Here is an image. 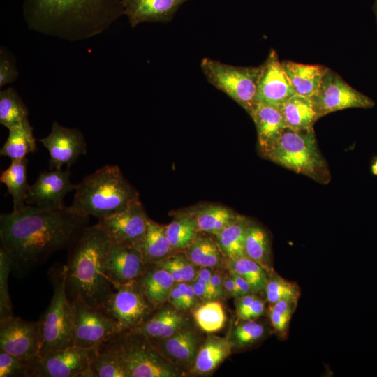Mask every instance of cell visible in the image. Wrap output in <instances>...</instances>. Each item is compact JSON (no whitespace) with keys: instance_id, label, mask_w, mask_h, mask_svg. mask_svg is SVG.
<instances>
[{"instance_id":"4fadbf2b","label":"cell","mask_w":377,"mask_h":377,"mask_svg":"<svg viewBox=\"0 0 377 377\" xmlns=\"http://www.w3.org/2000/svg\"><path fill=\"white\" fill-rule=\"evenodd\" d=\"M43 337L40 321L14 316L0 320V350L27 361L40 357Z\"/></svg>"},{"instance_id":"8fae6325","label":"cell","mask_w":377,"mask_h":377,"mask_svg":"<svg viewBox=\"0 0 377 377\" xmlns=\"http://www.w3.org/2000/svg\"><path fill=\"white\" fill-rule=\"evenodd\" d=\"M98 350L71 346L31 362L30 377H91V362Z\"/></svg>"},{"instance_id":"4dcf8cb0","label":"cell","mask_w":377,"mask_h":377,"mask_svg":"<svg viewBox=\"0 0 377 377\" xmlns=\"http://www.w3.org/2000/svg\"><path fill=\"white\" fill-rule=\"evenodd\" d=\"M250 220L243 216H238L226 226L216 235V241L228 259L246 256L244 242Z\"/></svg>"},{"instance_id":"603a6c76","label":"cell","mask_w":377,"mask_h":377,"mask_svg":"<svg viewBox=\"0 0 377 377\" xmlns=\"http://www.w3.org/2000/svg\"><path fill=\"white\" fill-rule=\"evenodd\" d=\"M284 71L296 94L311 97L318 89L327 67L304 64L291 61H281Z\"/></svg>"},{"instance_id":"8d00e7d4","label":"cell","mask_w":377,"mask_h":377,"mask_svg":"<svg viewBox=\"0 0 377 377\" xmlns=\"http://www.w3.org/2000/svg\"><path fill=\"white\" fill-rule=\"evenodd\" d=\"M193 318L198 327L207 333L221 330L226 322L223 306L216 300L207 301L200 306L194 311Z\"/></svg>"},{"instance_id":"9a60e30c","label":"cell","mask_w":377,"mask_h":377,"mask_svg":"<svg viewBox=\"0 0 377 377\" xmlns=\"http://www.w3.org/2000/svg\"><path fill=\"white\" fill-rule=\"evenodd\" d=\"M70 177L69 168L66 170L53 169L41 172L35 182L29 186L26 204L47 209L65 208L64 197L76 188Z\"/></svg>"},{"instance_id":"ee69618b","label":"cell","mask_w":377,"mask_h":377,"mask_svg":"<svg viewBox=\"0 0 377 377\" xmlns=\"http://www.w3.org/2000/svg\"><path fill=\"white\" fill-rule=\"evenodd\" d=\"M31 362L0 350V377H30Z\"/></svg>"},{"instance_id":"f6af8a7d","label":"cell","mask_w":377,"mask_h":377,"mask_svg":"<svg viewBox=\"0 0 377 377\" xmlns=\"http://www.w3.org/2000/svg\"><path fill=\"white\" fill-rule=\"evenodd\" d=\"M19 76L15 59L4 47L0 49V88L14 82Z\"/></svg>"},{"instance_id":"7a4b0ae2","label":"cell","mask_w":377,"mask_h":377,"mask_svg":"<svg viewBox=\"0 0 377 377\" xmlns=\"http://www.w3.org/2000/svg\"><path fill=\"white\" fill-rule=\"evenodd\" d=\"M124 15L121 0H24L22 4L29 30L72 43L104 32Z\"/></svg>"},{"instance_id":"83f0119b","label":"cell","mask_w":377,"mask_h":377,"mask_svg":"<svg viewBox=\"0 0 377 377\" xmlns=\"http://www.w3.org/2000/svg\"><path fill=\"white\" fill-rule=\"evenodd\" d=\"M8 131L7 140L0 151L1 156H7L11 161L22 159L37 150L36 140L28 118Z\"/></svg>"},{"instance_id":"f5cc1de1","label":"cell","mask_w":377,"mask_h":377,"mask_svg":"<svg viewBox=\"0 0 377 377\" xmlns=\"http://www.w3.org/2000/svg\"><path fill=\"white\" fill-rule=\"evenodd\" d=\"M198 297L191 283H187L186 296L185 299V310L192 309L197 303Z\"/></svg>"},{"instance_id":"11a10c76","label":"cell","mask_w":377,"mask_h":377,"mask_svg":"<svg viewBox=\"0 0 377 377\" xmlns=\"http://www.w3.org/2000/svg\"><path fill=\"white\" fill-rule=\"evenodd\" d=\"M372 8H373V11L376 17V24H377V0H375Z\"/></svg>"},{"instance_id":"6da1fadb","label":"cell","mask_w":377,"mask_h":377,"mask_svg":"<svg viewBox=\"0 0 377 377\" xmlns=\"http://www.w3.org/2000/svg\"><path fill=\"white\" fill-rule=\"evenodd\" d=\"M89 217L69 208L47 209L26 205L0 216L1 247L8 255L12 271L25 276L55 251L71 247L88 227Z\"/></svg>"},{"instance_id":"ac0fdd59","label":"cell","mask_w":377,"mask_h":377,"mask_svg":"<svg viewBox=\"0 0 377 377\" xmlns=\"http://www.w3.org/2000/svg\"><path fill=\"white\" fill-rule=\"evenodd\" d=\"M260 68L257 95L258 103L279 108L286 100L296 94L274 49L270 50Z\"/></svg>"},{"instance_id":"681fc988","label":"cell","mask_w":377,"mask_h":377,"mask_svg":"<svg viewBox=\"0 0 377 377\" xmlns=\"http://www.w3.org/2000/svg\"><path fill=\"white\" fill-rule=\"evenodd\" d=\"M168 301L175 309L179 311H185L183 297L177 283L171 289Z\"/></svg>"},{"instance_id":"d4e9b609","label":"cell","mask_w":377,"mask_h":377,"mask_svg":"<svg viewBox=\"0 0 377 377\" xmlns=\"http://www.w3.org/2000/svg\"><path fill=\"white\" fill-rule=\"evenodd\" d=\"M138 282L143 294L155 309L168 301L170 290L176 283L168 272L154 264L149 265Z\"/></svg>"},{"instance_id":"d6986e66","label":"cell","mask_w":377,"mask_h":377,"mask_svg":"<svg viewBox=\"0 0 377 377\" xmlns=\"http://www.w3.org/2000/svg\"><path fill=\"white\" fill-rule=\"evenodd\" d=\"M131 27L142 22H168L190 0H121Z\"/></svg>"},{"instance_id":"db71d44e","label":"cell","mask_w":377,"mask_h":377,"mask_svg":"<svg viewBox=\"0 0 377 377\" xmlns=\"http://www.w3.org/2000/svg\"><path fill=\"white\" fill-rule=\"evenodd\" d=\"M371 171L374 175L377 176V157H376L372 161Z\"/></svg>"},{"instance_id":"9c48e42d","label":"cell","mask_w":377,"mask_h":377,"mask_svg":"<svg viewBox=\"0 0 377 377\" xmlns=\"http://www.w3.org/2000/svg\"><path fill=\"white\" fill-rule=\"evenodd\" d=\"M101 309L117 323L119 332L139 327L156 310L143 294L138 280L117 287Z\"/></svg>"},{"instance_id":"2e32d148","label":"cell","mask_w":377,"mask_h":377,"mask_svg":"<svg viewBox=\"0 0 377 377\" xmlns=\"http://www.w3.org/2000/svg\"><path fill=\"white\" fill-rule=\"evenodd\" d=\"M149 265L138 246L112 242L106 259V274L114 290L138 280Z\"/></svg>"},{"instance_id":"4316f807","label":"cell","mask_w":377,"mask_h":377,"mask_svg":"<svg viewBox=\"0 0 377 377\" xmlns=\"http://www.w3.org/2000/svg\"><path fill=\"white\" fill-rule=\"evenodd\" d=\"M28 159L12 160L10 165L2 171L0 181L3 183L8 193L12 196L13 211L17 212L26 207V198L29 186L27 182Z\"/></svg>"},{"instance_id":"f1b7e54d","label":"cell","mask_w":377,"mask_h":377,"mask_svg":"<svg viewBox=\"0 0 377 377\" xmlns=\"http://www.w3.org/2000/svg\"><path fill=\"white\" fill-rule=\"evenodd\" d=\"M148 263H157L168 256L174 250L165 231V226L149 219L145 236L138 246Z\"/></svg>"},{"instance_id":"f35d334b","label":"cell","mask_w":377,"mask_h":377,"mask_svg":"<svg viewBox=\"0 0 377 377\" xmlns=\"http://www.w3.org/2000/svg\"><path fill=\"white\" fill-rule=\"evenodd\" d=\"M91 377H127L116 353L100 347L91 362Z\"/></svg>"},{"instance_id":"bcb514c9","label":"cell","mask_w":377,"mask_h":377,"mask_svg":"<svg viewBox=\"0 0 377 377\" xmlns=\"http://www.w3.org/2000/svg\"><path fill=\"white\" fill-rule=\"evenodd\" d=\"M175 258L182 274V281L186 283L192 282L196 277V265L189 260L185 253L176 255Z\"/></svg>"},{"instance_id":"ffe728a7","label":"cell","mask_w":377,"mask_h":377,"mask_svg":"<svg viewBox=\"0 0 377 377\" xmlns=\"http://www.w3.org/2000/svg\"><path fill=\"white\" fill-rule=\"evenodd\" d=\"M250 116L256 128L259 149L265 156L286 128L283 114L278 107L258 103Z\"/></svg>"},{"instance_id":"b9f144b4","label":"cell","mask_w":377,"mask_h":377,"mask_svg":"<svg viewBox=\"0 0 377 377\" xmlns=\"http://www.w3.org/2000/svg\"><path fill=\"white\" fill-rule=\"evenodd\" d=\"M12 272L10 258L0 248V320L13 316L8 290V276Z\"/></svg>"},{"instance_id":"44dd1931","label":"cell","mask_w":377,"mask_h":377,"mask_svg":"<svg viewBox=\"0 0 377 377\" xmlns=\"http://www.w3.org/2000/svg\"><path fill=\"white\" fill-rule=\"evenodd\" d=\"M143 325L131 330L141 333L151 341L171 337L188 327V319L174 306H162Z\"/></svg>"},{"instance_id":"f907efd6","label":"cell","mask_w":377,"mask_h":377,"mask_svg":"<svg viewBox=\"0 0 377 377\" xmlns=\"http://www.w3.org/2000/svg\"><path fill=\"white\" fill-rule=\"evenodd\" d=\"M223 286L226 295L235 298L241 297L240 292L230 273L223 277Z\"/></svg>"},{"instance_id":"3957f363","label":"cell","mask_w":377,"mask_h":377,"mask_svg":"<svg viewBox=\"0 0 377 377\" xmlns=\"http://www.w3.org/2000/svg\"><path fill=\"white\" fill-rule=\"evenodd\" d=\"M112 241L98 224L88 226L71 247L66 266V288L71 301L80 298L101 308L114 291L106 274Z\"/></svg>"},{"instance_id":"74e56055","label":"cell","mask_w":377,"mask_h":377,"mask_svg":"<svg viewBox=\"0 0 377 377\" xmlns=\"http://www.w3.org/2000/svg\"><path fill=\"white\" fill-rule=\"evenodd\" d=\"M299 300L288 299L269 304L268 316L272 327L276 336L285 339L288 334L290 323Z\"/></svg>"},{"instance_id":"5b68a950","label":"cell","mask_w":377,"mask_h":377,"mask_svg":"<svg viewBox=\"0 0 377 377\" xmlns=\"http://www.w3.org/2000/svg\"><path fill=\"white\" fill-rule=\"evenodd\" d=\"M265 157L318 183L326 184L330 180V170L319 150L313 128L286 127Z\"/></svg>"},{"instance_id":"8992f818","label":"cell","mask_w":377,"mask_h":377,"mask_svg":"<svg viewBox=\"0 0 377 377\" xmlns=\"http://www.w3.org/2000/svg\"><path fill=\"white\" fill-rule=\"evenodd\" d=\"M100 347L116 353L127 377L182 376L177 364L165 357L151 340L141 333L134 331L117 333Z\"/></svg>"},{"instance_id":"816d5d0a","label":"cell","mask_w":377,"mask_h":377,"mask_svg":"<svg viewBox=\"0 0 377 377\" xmlns=\"http://www.w3.org/2000/svg\"><path fill=\"white\" fill-rule=\"evenodd\" d=\"M229 273L235 281L241 296L255 293L250 284L241 276L230 271H229Z\"/></svg>"},{"instance_id":"7c38bea8","label":"cell","mask_w":377,"mask_h":377,"mask_svg":"<svg viewBox=\"0 0 377 377\" xmlns=\"http://www.w3.org/2000/svg\"><path fill=\"white\" fill-rule=\"evenodd\" d=\"M320 117L348 108L374 106L369 96L349 85L338 73L327 68L318 91L310 97Z\"/></svg>"},{"instance_id":"60d3db41","label":"cell","mask_w":377,"mask_h":377,"mask_svg":"<svg viewBox=\"0 0 377 377\" xmlns=\"http://www.w3.org/2000/svg\"><path fill=\"white\" fill-rule=\"evenodd\" d=\"M256 320H242L235 327L231 339L234 346L241 348L249 347L264 339L267 329L262 323Z\"/></svg>"},{"instance_id":"7402d4cb","label":"cell","mask_w":377,"mask_h":377,"mask_svg":"<svg viewBox=\"0 0 377 377\" xmlns=\"http://www.w3.org/2000/svg\"><path fill=\"white\" fill-rule=\"evenodd\" d=\"M151 341L170 360L186 365L194 363L200 348L198 334L188 327L168 338Z\"/></svg>"},{"instance_id":"d6a6232c","label":"cell","mask_w":377,"mask_h":377,"mask_svg":"<svg viewBox=\"0 0 377 377\" xmlns=\"http://www.w3.org/2000/svg\"><path fill=\"white\" fill-rule=\"evenodd\" d=\"M184 250L189 260L200 267H219L222 263L223 256H224L217 241H214L211 237L198 235Z\"/></svg>"},{"instance_id":"7dc6e473","label":"cell","mask_w":377,"mask_h":377,"mask_svg":"<svg viewBox=\"0 0 377 377\" xmlns=\"http://www.w3.org/2000/svg\"><path fill=\"white\" fill-rule=\"evenodd\" d=\"M153 264L168 272L176 283L183 281L175 256L172 257L168 256Z\"/></svg>"},{"instance_id":"30bf717a","label":"cell","mask_w":377,"mask_h":377,"mask_svg":"<svg viewBox=\"0 0 377 377\" xmlns=\"http://www.w3.org/2000/svg\"><path fill=\"white\" fill-rule=\"evenodd\" d=\"M73 306V346L97 349L119 333L117 323L101 308L80 298L71 300Z\"/></svg>"},{"instance_id":"cb8c5ba5","label":"cell","mask_w":377,"mask_h":377,"mask_svg":"<svg viewBox=\"0 0 377 377\" xmlns=\"http://www.w3.org/2000/svg\"><path fill=\"white\" fill-rule=\"evenodd\" d=\"M234 343L228 337L210 335L200 347L192 371L205 374L214 371L232 352Z\"/></svg>"},{"instance_id":"5bb4252c","label":"cell","mask_w":377,"mask_h":377,"mask_svg":"<svg viewBox=\"0 0 377 377\" xmlns=\"http://www.w3.org/2000/svg\"><path fill=\"white\" fill-rule=\"evenodd\" d=\"M38 140L49 151L50 170L61 169L64 165L70 168L87 153V142L82 131L64 126L56 121L52 123L49 135Z\"/></svg>"},{"instance_id":"836d02e7","label":"cell","mask_w":377,"mask_h":377,"mask_svg":"<svg viewBox=\"0 0 377 377\" xmlns=\"http://www.w3.org/2000/svg\"><path fill=\"white\" fill-rule=\"evenodd\" d=\"M28 108L15 89L8 87L0 91L1 125L10 129L28 118Z\"/></svg>"},{"instance_id":"277c9868","label":"cell","mask_w":377,"mask_h":377,"mask_svg":"<svg viewBox=\"0 0 377 377\" xmlns=\"http://www.w3.org/2000/svg\"><path fill=\"white\" fill-rule=\"evenodd\" d=\"M140 201L138 191L117 165H105L76 184L70 207L82 216L103 219L127 209Z\"/></svg>"},{"instance_id":"e575fe53","label":"cell","mask_w":377,"mask_h":377,"mask_svg":"<svg viewBox=\"0 0 377 377\" xmlns=\"http://www.w3.org/2000/svg\"><path fill=\"white\" fill-rule=\"evenodd\" d=\"M165 231L174 250H184L198 233L197 224L191 214H183L165 226Z\"/></svg>"},{"instance_id":"d590c367","label":"cell","mask_w":377,"mask_h":377,"mask_svg":"<svg viewBox=\"0 0 377 377\" xmlns=\"http://www.w3.org/2000/svg\"><path fill=\"white\" fill-rule=\"evenodd\" d=\"M229 271L244 279L255 293L263 292L268 279L269 272L260 264L247 256L228 259Z\"/></svg>"},{"instance_id":"ab89813d","label":"cell","mask_w":377,"mask_h":377,"mask_svg":"<svg viewBox=\"0 0 377 377\" xmlns=\"http://www.w3.org/2000/svg\"><path fill=\"white\" fill-rule=\"evenodd\" d=\"M263 292L269 304L282 300H299L301 295L300 287L296 283L281 277L274 270L269 274Z\"/></svg>"},{"instance_id":"c3c4849f","label":"cell","mask_w":377,"mask_h":377,"mask_svg":"<svg viewBox=\"0 0 377 377\" xmlns=\"http://www.w3.org/2000/svg\"><path fill=\"white\" fill-rule=\"evenodd\" d=\"M211 285L213 288L215 300L225 296L223 277L218 272H213L211 278Z\"/></svg>"},{"instance_id":"7bdbcfd3","label":"cell","mask_w":377,"mask_h":377,"mask_svg":"<svg viewBox=\"0 0 377 377\" xmlns=\"http://www.w3.org/2000/svg\"><path fill=\"white\" fill-rule=\"evenodd\" d=\"M256 294H249L236 298V312L240 320H255L265 315V301Z\"/></svg>"},{"instance_id":"52a82bcc","label":"cell","mask_w":377,"mask_h":377,"mask_svg":"<svg viewBox=\"0 0 377 377\" xmlns=\"http://www.w3.org/2000/svg\"><path fill=\"white\" fill-rule=\"evenodd\" d=\"M53 286L50 302L38 320L43 345L40 357L53 350L73 346V306L66 288V266L52 267L49 272Z\"/></svg>"},{"instance_id":"1f68e13d","label":"cell","mask_w":377,"mask_h":377,"mask_svg":"<svg viewBox=\"0 0 377 377\" xmlns=\"http://www.w3.org/2000/svg\"><path fill=\"white\" fill-rule=\"evenodd\" d=\"M191 214L195 220L198 232L214 235L238 216L231 209L219 205H206Z\"/></svg>"},{"instance_id":"f546056e","label":"cell","mask_w":377,"mask_h":377,"mask_svg":"<svg viewBox=\"0 0 377 377\" xmlns=\"http://www.w3.org/2000/svg\"><path fill=\"white\" fill-rule=\"evenodd\" d=\"M244 252L246 256L260 264L269 273L274 270L269 235L263 227L253 221H250L246 230Z\"/></svg>"},{"instance_id":"ba28073f","label":"cell","mask_w":377,"mask_h":377,"mask_svg":"<svg viewBox=\"0 0 377 377\" xmlns=\"http://www.w3.org/2000/svg\"><path fill=\"white\" fill-rule=\"evenodd\" d=\"M200 67L211 84L251 114L258 103L260 66H236L205 57L201 61Z\"/></svg>"},{"instance_id":"e0dca14e","label":"cell","mask_w":377,"mask_h":377,"mask_svg":"<svg viewBox=\"0 0 377 377\" xmlns=\"http://www.w3.org/2000/svg\"><path fill=\"white\" fill-rule=\"evenodd\" d=\"M149 219L140 201L127 209L98 221V224L115 243L138 246L142 240Z\"/></svg>"},{"instance_id":"484cf974","label":"cell","mask_w":377,"mask_h":377,"mask_svg":"<svg viewBox=\"0 0 377 377\" xmlns=\"http://www.w3.org/2000/svg\"><path fill=\"white\" fill-rule=\"evenodd\" d=\"M286 127L293 129H309L320 119L310 97L298 94L286 100L279 107Z\"/></svg>"}]
</instances>
